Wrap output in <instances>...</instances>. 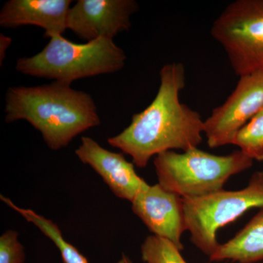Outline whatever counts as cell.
I'll list each match as a JSON object with an SVG mask.
<instances>
[{
  "label": "cell",
  "mask_w": 263,
  "mask_h": 263,
  "mask_svg": "<svg viewBox=\"0 0 263 263\" xmlns=\"http://www.w3.org/2000/svg\"><path fill=\"white\" fill-rule=\"evenodd\" d=\"M209 259L211 262L238 263L263 260V207L233 238L219 245Z\"/></svg>",
  "instance_id": "7c38bea8"
},
{
  "label": "cell",
  "mask_w": 263,
  "mask_h": 263,
  "mask_svg": "<svg viewBox=\"0 0 263 263\" xmlns=\"http://www.w3.org/2000/svg\"><path fill=\"white\" fill-rule=\"evenodd\" d=\"M5 122H28L51 150L68 146L81 133L101 124L92 97L58 81L13 86L5 96Z\"/></svg>",
  "instance_id": "7a4b0ae2"
},
{
  "label": "cell",
  "mask_w": 263,
  "mask_h": 263,
  "mask_svg": "<svg viewBox=\"0 0 263 263\" xmlns=\"http://www.w3.org/2000/svg\"><path fill=\"white\" fill-rule=\"evenodd\" d=\"M0 199L12 209L18 213L29 222L32 223L38 229L53 242L61 254L64 263H89L87 259L74 246L65 239L61 230L51 219H46L31 209H22L15 205L8 197L0 196Z\"/></svg>",
  "instance_id": "4fadbf2b"
},
{
  "label": "cell",
  "mask_w": 263,
  "mask_h": 263,
  "mask_svg": "<svg viewBox=\"0 0 263 263\" xmlns=\"http://www.w3.org/2000/svg\"><path fill=\"white\" fill-rule=\"evenodd\" d=\"M132 203V210L156 236L170 240L180 251L181 236L186 231L183 199L160 183L147 184Z\"/></svg>",
  "instance_id": "9c48e42d"
},
{
  "label": "cell",
  "mask_w": 263,
  "mask_h": 263,
  "mask_svg": "<svg viewBox=\"0 0 263 263\" xmlns=\"http://www.w3.org/2000/svg\"><path fill=\"white\" fill-rule=\"evenodd\" d=\"M183 206L190 240L210 257L219 246L216 238L218 230L233 222L247 211L263 207V171L254 173L242 190H222L206 196L183 199Z\"/></svg>",
  "instance_id": "5b68a950"
},
{
  "label": "cell",
  "mask_w": 263,
  "mask_h": 263,
  "mask_svg": "<svg viewBox=\"0 0 263 263\" xmlns=\"http://www.w3.org/2000/svg\"><path fill=\"white\" fill-rule=\"evenodd\" d=\"M139 10L134 0H79L69 11L67 29L87 42L113 39L131 27V16Z\"/></svg>",
  "instance_id": "ba28073f"
},
{
  "label": "cell",
  "mask_w": 263,
  "mask_h": 263,
  "mask_svg": "<svg viewBox=\"0 0 263 263\" xmlns=\"http://www.w3.org/2000/svg\"><path fill=\"white\" fill-rule=\"evenodd\" d=\"M254 161L240 151L215 155L194 148L156 156V174L161 186L183 199L206 196L223 190L231 176L247 171Z\"/></svg>",
  "instance_id": "277c9868"
},
{
  "label": "cell",
  "mask_w": 263,
  "mask_h": 263,
  "mask_svg": "<svg viewBox=\"0 0 263 263\" xmlns=\"http://www.w3.org/2000/svg\"><path fill=\"white\" fill-rule=\"evenodd\" d=\"M26 255L15 230H7L0 237V263H24Z\"/></svg>",
  "instance_id": "2e32d148"
},
{
  "label": "cell",
  "mask_w": 263,
  "mask_h": 263,
  "mask_svg": "<svg viewBox=\"0 0 263 263\" xmlns=\"http://www.w3.org/2000/svg\"><path fill=\"white\" fill-rule=\"evenodd\" d=\"M78 158L101 176L117 197L133 201L137 194L148 183L137 174L134 164L122 154L105 149L89 137L81 138L76 150Z\"/></svg>",
  "instance_id": "30bf717a"
},
{
  "label": "cell",
  "mask_w": 263,
  "mask_h": 263,
  "mask_svg": "<svg viewBox=\"0 0 263 263\" xmlns=\"http://www.w3.org/2000/svg\"><path fill=\"white\" fill-rule=\"evenodd\" d=\"M71 0H9L0 12V26L17 28L34 25L44 29V36L62 35L67 29Z\"/></svg>",
  "instance_id": "8fae6325"
},
{
  "label": "cell",
  "mask_w": 263,
  "mask_h": 263,
  "mask_svg": "<svg viewBox=\"0 0 263 263\" xmlns=\"http://www.w3.org/2000/svg\"><path fill=\"white\" fill-rule=\"evenodd\" d=\"M263 109V72L240 76L238 84L220 106L204 121L208 146L233 144L235 135Z\"/></svg>",
  "instance_id": "52a82bcc"
},
{
  "label": "cell",
  "mask_w": 263,
  "mask_h": 263,
  "mask_svg": "<svg viewBox=\"0 0 263 263\" xmlns=\"http://www.w3.org/2000/svg\"><path fill=\"white\" fill-rule=\"evenodd\" d=\"M118 263H134L133 261L129 259V257L128 256L125 255V254H122V257L119 259V262Z\"/></svg>",
  "instance_id": "ac0fdd59"
},
{
  "label": "cell",
  "mask_w": 263,
  "mask_h": 263,
  "mask_svg": "<svg viewBox=\"0 0 263 263\" xmlns=\"http://www.w3.org/2000/svg\"><path fill=\"white\" fill-rule=\"evenodd\" d=\"M141 251L145 263H187L172 242L156 235L147 237Z\"/></svg>",
  "instance_id": "9a60e30c"
},
{
  "label": "cell",
  "mask_w": 263,
  "mask_h": 263,
  "mask_svg": "<svg viewBox=\"0 0 263 263\" xmlns=\"http://www.w3.org/2000/svg\"><path fill=\"white\" fill-rule=\"evenodd\" d=\"M12 43V38L0 34V65H2L6 55V52Z\"/></svg>",
  "instance_id": "e0dca14e"
},
{
  "label": "cell",
  "mask_w": 263,
  "mask_h": 263,
  "mask_svg": "<svg viewBox=\"0 0 263 263\" xmlns=\"http://www.w3.org/2000/svg\"><path fill=\"white\" fill-rule=\"evenodd\" d=\"M160 84L150 105L132 117L129 125L108 139L110 146L130 156L133 164L144 168L153 157L175 149L197 148L202 141L204 121L200 114L180 101L186 84L182 63L162 67Z\"/></svg>",
  "instance_id": "6da1fadb"
},
{
  "label": "cell",
  "mask_w": 263,
  "mask_h": 263,
  "mask_svg": "<svg viewBox=\"0 0 263 263\" xmlns=\"http://www.w3.org/2000/svg\"><path fill=\"white\" fill-rule=\"evenodd\" d=\"M233 145L252 160L263 162V109L237 133Z\"/></svg>",
  "instance_id": "5bb4252c"
},
{
  "label": "cell",
  "mask_w": 263,
  "mask_h": 263,
  "mask_svg": "<svg viewBox=\"0 0 263 263\" xmlns=\"http://www.w3.org/2000/svg\"><path fill=\"white\" fill-rule=\"evenodd\" d=\"M126 60L125 53L113 39L101 37L79 44L55 35L37 54L18 59L15 70L71 85L85 78L117 72L124 68Z\"/></svg>",
  "instance_id": "3957f363"
},
{
  "label": "cell",
  "mask_w": 263,
  "mask_h": 263,
  "mask_svg": "<svg viewBox=\"0 0 263 263\" xmlns=\"http://www.w3.org/2000/svg\"><path fill=\"white\" fill-rule=\"evenodd\" d=\"M211 34L237 76L263 72V0L230 3L214 21Z\"/></svg>",
  "instance_id": "8992f818"
}]
</instances>
